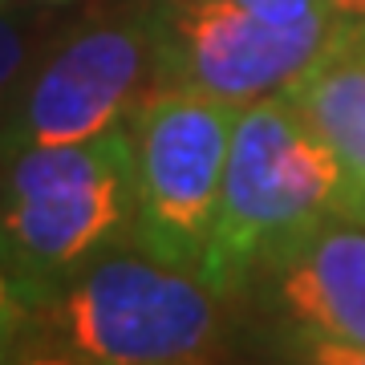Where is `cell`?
I'll list each match as a JSON object with an SVG mask.
<instances>
[{"mask_svg":"<svg viewBox=\"0 0 365 365\" xmlns=\"http://www.w3.org/2000/svg\"><path fill=\"white\" fill-rule=\"evenodd\" d=\"M244 106L195 90H150L130 114L134 248L199 268Z\"/></svg>","mask_w":365,"mask_h":365,"instance_id":"obj_4","label":"cell"},{"mask_svg":"<svg viewBox=\"0 0 365 365\" xmlns=\"http://www.w3.org/2000/svg\"><path fill=\"white\" fill-rule=\"evenodd\" d=\"M220 292L150 252L98 256L33 300L16 361L187 365L223 353Z\"/></svg>","mask_w":365,"mask_h":365,"instance_id":"obj_1","label":"cell"},{"mask_svg":"<svg viewBox=\"0 0 365 365\" xmlns=\"http://www.w3.org/2000/svg\"><path fill=\"white\" fill-rule=\"evenodd\" d=\"M29 61V41L25 33L9 21V16L0 13V98L9 93V86H13L16 78H21V69H25Z\"/></svg>","mask_w":365,"mask_h":365,"instance_id":"obj_10","label":"cell"},{"mask_svg":"<svg viewBox=\"0 0 365 365\" xmlns=\"http://www.w3.org/2000/svg\"><path fill=\"white\" fill-rule=\"evenodd\" d=\"M341 167L325 138L284 93L240 110L199 280L235 297L333 215Z\"/></svg>","mask_w":365,"mask_h":365,"instance_id":"obj_2","label":"cell"},{"mask_svg":"<svg viewBox=\"0 0 365 365\" xmlns=\"http://www.w3.org/2000/svg\"><path fill=\"white\" fill-rule=\"evenodd\" d=\"M284 98L309 118L341 167L333 215L365 227V16H345L333 49Z\"/></svg>","mask_w":365,"mask_h":365,"instance_id":"obj_8","label":"cell"},{"mask_svg":"<svg viewBox=\"0 0 365 365\" xmlns=\"http://www.w3.org/2000/svg\"><path fill=\"white\" fill-rule=\"evenodd\" d=\"M4 9H9V0H0V13H4Z\"/></svg>","mask_w":365,"mask_h":365,"instance_id":"obj_13","label":"cell"},{"mask_svg":"<svg viewBox=\"0 0 365 365\" xmlns=\"http://www.w3.org/2000/svg\"><path fill=\"white\" fill-rule=\"evenodd\" d=\"M33 300L9 268H0V361H16V345L29 325Z\"/></svg>","mask_w":365,"mask_h":365,"instance_id":"obj_9","label":"cell"},{"mask_svg":"<svg viewBox=\"0 0 365 365\" xmlns=\"http://www.w3.org/2000/svg\"><path fill=\"white\" fill-rule=\"evenodd\" d=\"M150 81L155 86V16H122L73 33L29 81L0 134V155L25 146H66L114 130Z\"/></svg>","mask_w":365,"mask_h":365,"instance_id":"obj_6","label":"cell"},{"mask_svg":"<svg viewBox=\"0 0 365 365\" xmlns=\"http://www.w3.org/2000/svg\"><path fill=\"white\" fill-rule=\"evenodd\" d=\"M272 292L313 361L365 365V227L321 223L280 264Z\"/></svg>","mask_w":365,"mask_h":365,"instance_id":"obj_7","label":"cell"},{"mask_svg":"<svg viewBox=\"0 0 365 365\" xmlns=\"http://www.w3.org/2000/svg\"><path fill=\"white\" fill-rule=\"evenodd\" d=\"M341 16H365V0H329Z\"/></svg>","mask_w":365,"mask_h":365,"instance_id":"obj_12","label":"cell"},{"mask_svg":"<svg viewBox=\"0 0 365 365\" xmlns=\"http://www.w3.org/2000/svg\"><path fill=\"white\" fill-rule=\"evenodd\" d=\"M341 25L333 4L268 21L235 0H170L155 13V90H195L235 106L288 93L333 49Z\"/></svg>","mask_w":365,"mask_h":365,"instance_id":"obj_5","label":"cell"},{"mask_svg":"<svg viewBox=\"0 0 365 365\" xmlns=\"http://www.w3.org/2000/svg\"><path fill=\"white\" fill-rule=\"evenodd\" d=\"M0 187V268L29 300L134 240V146L114 130L66 146H25L9 155Z\"/></svg>","mask_w":365,"mask_h":365,"instance_id":"obj_3","label":"cell"},{"mask_svg":"<svg viewBox=\"0 0 365 365\" xmlns=\"http://www.w3.org/2000/svg\"><path fill=\"white\" fill-rule=\"evenodd\" d=\"M252 13L268 16V21H297V16H309L317 9H325L329 0H235Z\"/></svg>","mask_w":365,"mask_h":365,"instance_id":"obj_11","label":"cell"}]
</instances>
